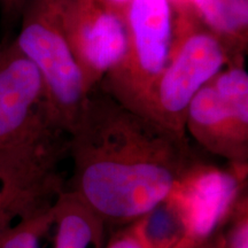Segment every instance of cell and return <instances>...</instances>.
Segmentation results:
<instances>
[{"label": "cell", "instance_id": "cell-4", "mask_svg": "<svg viewBox=\"0 0 248 248\" xmlns=\"http://www.w3.org/2000/svg\"><path fill=\"white\" fill-rule=\"evenodd\" d=\"M171 0H132L126 9V45L99 88L145 116L152 90L168 61L173 31Z\"/></svg>", "mask_w": 248, "mask_h": 248}, {"label": "cell", "instance_id": "cell-5", "mask_svg": "<svg viewBox=\"0 0 248 248\" xmlns=\"http://www.w3.org/2000/svg\"><path fill=\"white\" fill-rule=\"evenodd\" d=\"M186 133L232 166L248 167V74L229 64L206 83L187 108Z\"/></svg>", "mask_w": 248, "mask_h": 248}, {"label": "cell", "instance_id": "cell-11", "mask_svg": "<svg viewBox=\"0 0 248 248\" xmlns=\"http://www.w3.org/2000/svg\"><path fill=\"white\" fill-rule=\"evenodd\" d=\"M54 223V206L26 217L12 226L0 241V248H42Z\"/></svg>", "mask_w": 248, "mask_h": 248}, {"label": "cell", "instance_id": "cell-8", "mask_svg": "<svg viewBox=\"0 0 248 248\" xmlns=\"http://www.w3.org/2000/svg\"><path fill=\"white\" fill-rule=\"evenodd\" d=\"M55 202L47 172L27 155L0 150V241L18 221Z\"/></svg>", "mask_w": 248, "mask_h": 248}, {"label": "cell", "instance_id": "cell-2", "mask_svg": "<svg viewBox=\"0 0 248 248\" xmlns=\"http://www.w3.org/2000/svg\"><path fill=\"white\" fill-rule=\"evenodd\" d=\"M173 16L168 61L150 98L145 116L181 136L188 105L197 92L229 64H235L223 40L187 5Z\"/></svg>", "mask_w": 248, "mask_h": 248}, {"label": "cell", "instance_id": "cell-10", "mask_svg": "<svg viewBox=\"0 0 248 248\" xmlns=\"http://www.w3.org/2000/svg\"><path fill=\"white\" fill-rule=\"evenodd\" d=\"M202 23L223 40L235 64H244L248 47V0H191Z\"/></svg>", "mask_w": 248, "mask_h": 248}, {"label": "cell", "instance_id": "cell-16", "mask_svg": "<svg viewBox=\"0 0 248 248\" xmlns=\"http://www.w3.org/2000/svg\"><path fill=\"white\" fill-rule=\"evenodd\" d=\"M167 248H199V247H185V246H179V245H176L175 243H172Z\"/></svg>", "mask_w": 248, "mask_h": 248}, {"label": "cell", "instance_id": "cell-14", "mask_svg": "<svg viewBox=\"0 0 248 248\" xmlns=\"http://www.w3.org/2000/svg\"><path fill=\"white\" fill-rule=\"evenodd\" d=\"M28 1L29 0H0L2 16L8 21L16 20L21 16Z\"/></svg>", "mask_w": 248, "mask_h": 248}, {"label": "cell", "instance_id": "cell-3", "mask_svg": "<svg viewBox=\"0 0 248 248\" xmlns=\"http://www.w3.org/2000/svg\"><path fill=\"white\" fill-rule=\"evenodd\" d=\"M64 0H29L15 42L44 80L52 120L68 136L89 97L63 24Z\"/></svg>", "mask_w": 248, "mask_h": 248}, {"label": "cell", "instance_id": "cell-7", "mask_svg": "<svg viewBox=\"0 0 248 248\" xmlns=\"http://www.w3.org/2000/svg\"><path fill=\"white\" fill-rule=\"evenodd\" d=\"M125 14L97 0H64V30L89 93L122 58L126 45Z\"/></svg>", "mask_w": 248, "mask_h": 248}, {"label": "cell", "instance_id": "cell-9", "mask_svg": "<svg viewBox=\"0 0 248 248\" xmlns=\"http://www.w3.org/2000/svg\"><path fill=\"white\" fill-rule=\"evenodd\" d=\"M52 248H102L107 228L78 198L63 190L54 203Z\"/></svg>", "mask_w": 248, "mask_h": 248}, {"label": "cell", "instance_id": "cell-1", "mask_svg": "<svg viewBox=\"0 0 248 248\" xmlns=\"http://www.w3.org/2000/svg\"><path fill=\"white\" fill-rule=\"evenodd\" d=\"M73 192L106 228H123L166 204L199 162L188 136L136 113L97 86L68 132Z\"/></svg>", "mask_w": 248, "mask_h": 248}, {"label": "cell", "instance_id": "cell-12", "mask_svg": "<svg viewBox=\"0 0 248 248\" xmlns=\"http://www.w3.org/2000/svg\"><path fill=\"white\" fill-rule=\"evenodd\" d=\"M199 248H248V194L235 201L224 224Z\"/></svg>", "mask_w": 248, "mask_h": 248}, {"label": "cell", "instance_id": "cell-6", "mask_svg": "<svg viewBox=\"0 0 248 248\" xmlns=\"http://www.w3.org/2000/svg\"><path fill=\"white\" fill-rule=\"evenodd\" d=\"M64 133L49 111L43 77L13 40L0 43V150Z\"/></svg>", "mask_w": 248, "mask_h": 248}, {"label": "cell", "instance_id": "cell-13", "mask_svg": "<svg viewBox=\"0 0 248 248\" xmlns=\"http://www.w3.org/2000/svg\"><path fill=\"white\" fill-rule=\"evenodd\" d=\"M147 218L120 228L102 248H153L147 234Z\"/></svg>", "mask_w": 248, "mask_h": 248}, {"label": "cell", "instance_id": "cell-15", "mask_svg": "<svg viewBox=\"0 0 248 248\" xmlns=\"http://www.w3.org/2000/svg\"><path fill=\"white\" fill-rule=\"evenodd\" d=\"M97 1L108 6V7L115 9V11L122 12V13L125 14L126 9H128L130 2H131L132 0H97Z\"/></svg>", "mask_w": 248, "mask_h": 248}]
</instances>
